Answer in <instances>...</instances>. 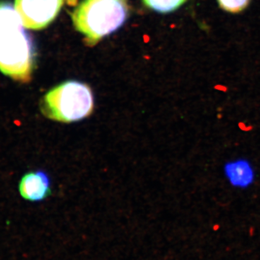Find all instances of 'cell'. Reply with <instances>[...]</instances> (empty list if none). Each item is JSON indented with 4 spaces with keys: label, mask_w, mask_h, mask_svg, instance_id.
<instances>
[{
    "label": "cell",
    "mask_w": 260,
    "mask_h": 260,
    "mask_svg": "<svg viewBox=\"0 0 260 260\" xmlns=\"http://www.w3.org/2000/svg\"><path fill=\"white\" fill-rule=\"evenodd\" d=\"M35 45L24 29L0 37V71L16 81L30 80L35 62Z\"/></svg>",
    "instance_id": "obj_3"
},
{
    "label": "cell",
    "mask_w": 260,
    "mask_h": 260,
    "mask_svg": "<svg viewBox=\"0 0 260 260\" xmlns=\"http://www.w3.org/2000/svg\"><path fill=\"white\" fill-rule=\"evenodd\" d=\"M19 192L23 199L30 202H40L51 194L49 176L44 171L26 173L19 183Z\"/></svg>",
    "instance_id": "obj_6"
},
{
    "label": "cell",
    "mask_w": 260,
    "mask_h": 260,
    "mask_svg": "<svg viewBox=\"0 0 260 260\" xmlns=\"http://www.w3.org/2000/svg\"><path fill=\"white\" fill-rule=\"evenodd\" d=\"M223 177L234 189L246 190L255 184V168L249 159L239 157L224 162L222 167Z\"/></svg>",
    "instance_id": "obj_5"
},
{
    "label": "cell",
    "mask_w": 260,
    "mask_h": 260,
    "mask_svg": "<svg viewBox=\"0 0 260 260\" xmlns=\"http://www.w3.org/2000/svg\"><path fill=\"white\" fill-rule=\"evenodd\" d=\"M93 109L91 88L76 80H68L51 88L41 104V111L46 117L62 123L83 120Z\"/></svg>",
    "instance_id": "obj_1"
},
{
    "label": "cell",
    "mask_w": 260,
    "mask_h": 260,
    "mask_svg": "<svg viewBox=\"0 0 260 260\" xmlns=\"http://www.w3.org/2000/svg\"><path fill=\"white\" fill-rule=\"evenodd\" d=\"M23 21L15 8L9 3L0 2V36L23 28Z\"/></svg>",
    "instance_id": "obj_7"
},
{
    "label": "cell",
    "mask_w": 260,
    "mask_h": 260,
    "mask_svg": "<svg viewBox=\"0 0 260 260\" xmlns=\"http://www.w3.org/2000/svg\"><path fill=\"white\" fill-rule=\"evenodd\" d=\"M64 0H15V8L26 28H46L56 18Z\"/></svg>",
    "instance_id": "obj_4"
},
{
    "label": "cell",
    "mask_w": 260,
    "mask_h": 260,
    "mask_svg": "<svg viewBox=\"0 0 260 260\" xmlns=\"http://www.w3.org/2000/svg\"><path fill=\"white\" fill-rule=\"evenodd\" d=\"M145 4L158 13H167L178 9L186 0H143Z\"/></svg>",
    "instance_id": "obj_8"
},
{
    "label": "cell",
    "mask_w": 260,
    "mask_h": 260,
    "mask_svg": "<svg viewBox=\"0 0 260 260\" xmlns=\"http://www.w3.org/2000/svg\"><path fill=\"white\" fill-rule=\"evenodd\" d=\"M222 9L229 13H237L245 9L250 0H217Z\"/></svg>",
    "instance_id": "obj_9"
},
{
    "label": "cell",
    "mask_w": 260,
    "mask_h": 260,
    "mask_svg": "<svg viewBox=\"0 0 260 260\" xmlns=\"http://www.w3.org/2000/svg\"><path fill=\"white\" fill-rule=\"evenodd\" d=\"M126 18L127 9L121 0H85L73 14L75 28L93 45L120 28Z\"/></svg>",
    "instance_id": "obj_2"
}]
</instances>
